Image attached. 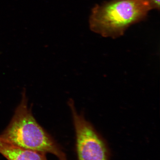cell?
<instances>
[{"instance_id": "4", "label": "cell", "mask_w": 160, "mask_h": 160, "mask_svg": "<svg viewBox=\"0 0 160 160\" xmlns=\"http://www.w3.org/2000/svg\"><path fill=\"white\" fill-rule=\"evenodd\" d=\"M0 154L7 160H47L46 154L15 146L1 137Z\"/></svg>"}, {"instance_id": "2", "label": "cell", "mask_w": 160, "mask_h": 160, "mask_svg": "<svg viewBox=\"0 0 160 160\" xmlns=\"http://www.w3.org/2000/svg\"><path fill=\"white\" fill-rule=\"evenodd\" d=\"M151 9L147 0H111L93 7L89 27L103 37L116 38L132 25L145 20Z\"/></svg>"}, {"instance_id": "1", "label": "cell", "mask_w": 160, "mask_h": 160, "mask_svg": "<svg viewBox=\"0 0 160 160\" xmlns=\"http://www.w3.org/2000/svg\"><path fill=\"white\" fill-rule=\"evenodd\" d=\"M0 137L23 149L51 153L59 160H68L59 145L34 118L28 107L25 90L11 122Z\"/></svg>"}, {"instance_id": "3", "label": "cell", "mask_w": 160, "mask_h": 160, "mask_svg": "<svg viewBox=\"0 0 160 160\" xmlns=\"http://www.w3.org/2000/svg\"><path fill=\"white\" fill-rule=\"evenodd\" d=\"M68 104L75 132L78 160H109L110 150L106 140L82 113L78 112L72 100Z\"/></svg>"}, {"instance_id": "5", "label": "cell", "mask_w": 160, "mask_h": 160, "mask_svg": "<svg viewBox=\"0 0 160 160\" xmlns=\"http://www.w3.org/2000/svg\"><path fill=\"white\" fill-rule=\"evenodd\" d=\"M149 3L151 9H160V0H147Z\"/></svg>"}]
</instances>
